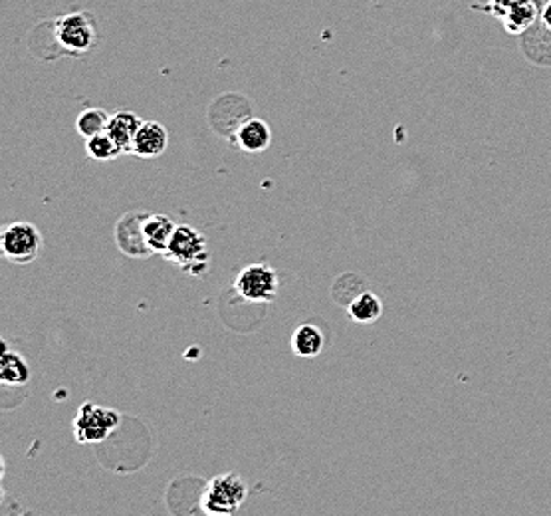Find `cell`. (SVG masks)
<instances>
[{
    "label": "cell",
    "mask_w": 551,
    "mask_h": 516,
    "mask_svg": "<svg viewBox=\"0 0 551 516\" xmlns=\"http://www.w3.org/2000/svg\"><path fill=\"white\" fill-rule=\"evenodd\" d=\"M109 114L106 109H99V108H89V109H84L80 116H77L76 119V131L80 133V136L84 139H89V138H96L99 136V133H106L107 131V126H109Z\"/></svg>",
    "instance_id": "18"
},
{
    "label": "cell",
    "mask_w": 551,
    "mask_h": 516,
    "mask_svg": "<svg viewBox=\"0 0 551 516\" xmlns=\"http://www.w3.org/2000/svg\"><path fill=\"white\" fill-rule=\"evenodd\" d=\"M525 3H530V0H482V3L472 5V6L478 10H485V13L502 20L505 15L510 13V10H514L520 5H525Z\"/></svg>",
    "instance_id": "20"
},
{
    "label": "cell",
    "mask_w": 551,
    "mask_h": 516,
    "mask_svg": "<svg viewBox=\"0 0 551 516\" xmlns=\"http://www.w3.org/2000/svg\"><path fill=\"white\" fill-rule=\"evenodd\" d=\"M52 35L64 54L80 56L94 48L97 40L96 18L89 13H72L52 22Z\"/></svg>",
    "instance_id": "4"
},
{
    "label": "cell",
    "mask_w": 551,
    "mask_h": 516,
    "mask_svg": "<svg viewBox=\"0 0 551 516\" xmlns=\"http://www.w3.org/2000/svg\"><path fill=\"white\" fill-rule=\"evenodd\" d=\"M168 145V131L159 121H143L138 136H135L131 153L143 157V160H153L165 153Z\"/></svg>",
    "instance_id": "10"
},
{
    "label": "cell",
    "mask_w": 551,
    "mask_h": 516,
    "mask_svg": "<svg viewBox=\"0 0 551 516\" xmlns=\"http://www.w3.org/2000/svg\"><path fill=\"white\" fill-rule=\"evenodd\" d=\"M163 256L190 276H205L210 266L207 237L189 224H177V231Z\"/></svg>",
    "instance_id": "1"
},
{
    "label": "cell",
    "mask_w": 551,
    "mask_h": 516,
    "mask_svg": "<svg viewBox=\"0 0 551 516\" xmlns=\"http://www.w3.org/2000/svg\"><path fill=\"white\" fill-rule=\"evenodd\" d=\"M234 143L246 153H262L272 143V129L264 119L250 118L236 133Z\"/></svg>",
    "instance_id": "12"
},
{
    "label": "cell",
    "mask_w": 551,
    "mask_h": 516,
    "mask_svg": "<svg viewBox=\"0 0 551 516\" xmlns=\"http://www.w3.org/2000/svg\"><path fill=\"white\" fill-rule=\"evenodd\" d=\"M249 497V487L236 473L217 475L200 497V509L207 516H234Z\"/></svg>",
    "instance_id": "2"
},
{
    "label": "cell",
    "mask_w": 551,
    "mask_h": 516,
    "mask_svg": "<svg viewBox=\"0 0 551 516\" xmlns=\"http://www.w3.org/2000/svg\"><path fill=\"white\" fill-rule=\"evenodd\" d=\"M347 314L355 324H375L383 314V302L375 293L363 290L347 302Z\"/></svg>",
    "instance_id": "16"
},
{
    "label": "cell",
    "mask_w": 551,
    "mask_h": 516,
    "mask_svg": "<svg viewBox=\"0 0 551 516\" xmlns=\"http://www.w3.org/2000/svg\"><path fill=\"white\" fill-rule=\"evenodd\" d=\"M145 217H148V212L145 211H129L117 221L116 243L123 254L133 258H148L153 254L148 243H145V234H143Z\"/></svg>",
    "instance_id": "8"
},
{
    "label": "cell",
    "mask_w": 551,
    "mask_h": 516,
    "mask_svg": "<svg viewBox=\"0 0 551 516\" xmlns=\"http://www.w3.org/2000/svg\"><path fill=\"white\" fill-rule=\"evenodd\" d=\"M291 352H294L298 357H303V360H311V357H318L323 352L325 346V335L323 332L313 326V324H301L291 334Z\"/></svg>",
    "instance_id": "14"
},
{
    "label": "cell",
    "mask_w": 551,
    "mask_h": 516,
    "mask_svg": "<svg viewBox=\"0 0 551 516\" xmlns=\"http://www.w3.org/2000/svg\"><path fill=\"white\" fill-rule=\"evenodd\" d=\"M539 18V0H530V3L515 6L508 15L502 18V25L508 35H524L534 22Z\"/></svg>",
    "instance_id": "17"
},
{
    "label": "cell",
    "mask_w": 551,
    "mask_h": 516,
    "mask_svg": "<svg viewBox=\"0 0 551 516\" xmlns=\"http://www.w3.org/2000/svg\"><path fill=\"white\" fill-rule=\"evenodd\" d=\"M520 48L527 62L551 68V28L539 18L522 35Z\"/></svg>",
    "instance_id": "9"
},
{
    "label": "cell",
    "mask_w": 551,
    "mask_h": 516,
    "mask_svg": "<svg viewBox=\"0 0 551 516\" xmlns=\"http://www.w3.org/2000/svg\"><path fill=\"white\" fill-rule=\"evenodd\" d=\"M249 99L240 94H224L209 106V123L220 138L236 141V133L246 121L254 118L250 114Z\"/></svg>",
    "instance_id": "6"
},
{
    "label": "cell",
    "mask_w": 551,
    "mask_h": 516,
    "mask_svg": "<svg viewBox=\"0 0 551 516\" xmlns=\"http://www.w3.org/2000/svg\"><path fill=\"white\" fill-rule=\"evenodd\" d=\"M141 126H143V119L138 114H133V111H116V114L109 118L107 133L119 143V148L123 151L131 153L135 136H138Z\"/></svg>",
    "instance_id": "13"
},
{
    "label": "cell",
    "mask_w": 551,
    "mask_h": 516,
    "mask_svg": "<svg viewBox=\"0 0 551 516\" xmlns=\"http://www.w3.org/2000/svg\"><path fill=\"white\" fill-rule=\"evenodd\" d=\"M42 232L28 221L10 222L0 232V251L13 264H30L42 251Z\"/></svg>",
    "instance_id": "5"
},
{
    "label": "cell",
    "mask_w": 551,
    "mask_h": 516,
    "mask_svg": "<svg viewBox=\"0 0 551 516\" xmlns=\"http://www.w3.org/2000/svg\"><path fill=\"white\" fill-rule=\"evenodd\" d=\"M121 425V413L97 406L94 401H86L76 411V418L72 421L74 428V439L80 445H96L109 439L111 433Z\"/></svg>",
    "instance_id": "3"
},
{
    "label": "cell",
    "mask_w": 551,
    "mask_h": 516,
    "mask_svg": "<svg viewBox=\"0 0 551 516\" xmlns=\"http://www.w3.org/2000/svg\"><path fill=\"white\" fill-rule=\"evenodd\" d=\"M539 20L551 28V0H539Z\"/></svg>",
    "instance_id": "21"
},
{
    "label": "cell",
    "mask_w": 551,
    "mask_h": 516,
    "mask_svg": "<svg viewBox=\"0 0 551 516\" xmlns=\"http://www.w3.org/2000/svg\"><path fill=\"white\" fill-rule=\"evenodd\" d=\"M177 231V224L171 217L161 215V212H148L143 221V234L145 243L151 249L153 254H165L171 243L173 234Z\"/></svg>",
    "instance_id": "11"
},
{
    "label": "cell",
    "mask_w": 551,
    "mask_h": 516,
    "mask_svg": "<svg viewBox=\"0 0 551 516\" xmlns=\"http://www.w3.org/2000/svg\"><path fill=\"white\" fill-rule=\"evenodd\" d=\"M86 153L89 160L94 161H111L126 151H123L119 148V143L106 131V133H99L96 138L86 139Z\"/></svg>",
    "instance_id": "19"
},
{
    "label": "cell",
    "mask_w": 551,
    "mask_h": 516,
    "mask_svg": "<svg viewBox=\"0 0 551 516\" xmlns=\"http://www.w3.org/2000/svg\"><path fill=\"white\" fill-rule=\"evenodd\" d=\"M280 278L272 266L250 264L240 271L234 280L236 294L246 302H274L278 296Z\"/></svg>",
    "instance_id": "7"
},
{
    "label": "cell",
    "mask_w": 551,
    "mask_h": 516,
    "mask_svg": "<svg viewBox=\"0 0 551 516\" xmlns=\"http://www.w3.org/2000/svg\"><path fill=\"white\" fill-rule=\"evenodd\" d=\"M30 377H32V369L30 364L25 360V356L8 350L5 346L3 360H0V384L6 387H20V386H26Z\"/></svg>",
    "instance_id": "15"
}]
</instances>
